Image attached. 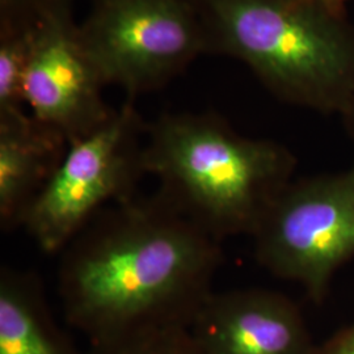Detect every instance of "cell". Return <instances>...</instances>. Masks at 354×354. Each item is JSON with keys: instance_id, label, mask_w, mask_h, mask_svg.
I'll return each mask as SVG.
<instances>
[{"instance_id": "16", "label": "cell", "mask_w": 354, "mask_h": 354, "mask_svg": "<svg viewBox=\"0 0 354 354\" xmlns=\"http://www.w3.org/2000/svg\"><path fill=\"white\" fill-rule=\"evenodd\" d=\"M323 1H326L328 6L336 8V10L345 11V4H346L349 0H323Z\"/></svg>"}, {"instance_id": "11", "label": "cell", "mask_w": 354, "mask_h": 354, "mask_svg": "<svg viewBox=\"0 0 354 354\" xmlns=\"http://www.w3.org/2000/svg\"><path fill=\"white\" fill-rule=\"evenodd\" d=\"M33 24L0 26V114L26 111L24 84Z\"/></svg>"}, {"instance_id": "17", "label": "cell", "mask_w": 354, "mask_h": 354, "mask_svg": "<svg viewBox=\"0 0 354 354\" xmlns=\"http://www.w3.org/2000/svg\"><path fill=\"white\" fill-rule=\"evenodd\" d=\"M89 1H92V0H89Z\"/></svg>"}, {"instance_id": "8", "label": "cell", "mask_w": 354, "mask_h": 354, "mask_svg": "<svg viewBox=\"0 0 354 354\" xmlns=\"http://www.w3.org/2000/svg\"><path fill=\"white\" fill-rule=\"evenodd\" d=\"M200 354H314L302 310L268 289L214 291L189 327Z\"/></svg>"}, {"instance_id": "2", "label": "cell", "mask_w": 354, "mask_h": 354, "mask_svg": "<svg viewBox=\"0 0 354 354\" xmlns=\"http://www.w3.org/2000/svg\"><path fill=\"white\" fill-rule=\"evenodd\" d=\"M143 165L158 193L218 241L252 238L294 180L285 145L250 138L215 112H171L147 122Z\"/></svg>"}, {"instance_id": "1", "label": "cell", "mask_w": 354, "mask_h": 354, "mask_svg": "<svg viewBox=\"0 0 354 354\" xmlns=\"http://www.w3.org/2000/svg\"><path fill=\"white\" fill-rule=\"evenodd\" d=\"M59 254L64 317L95 348L189 328L223 263L222 243L158 192L102 209Z\"/></svg>"}, {"instance_id": "12", "label": "cell", "mask_w": 354, "mask_h": 354, "mask_svg": "<svg viewBox=\"0 0 354 354\" xmlns=\"http://www.w3.org/2000/svg\"><path fill=\"white\" fill-rule=\"evenodd\" d=\"M95 349L96 354H200L188 327L149 329Z\"/></svg>"}, {"instance_id": "13", "label": "cell", "mask_w": 354, "mask_h": 354, "mask_svg": "<svg viewBox=\"0 0 354 354\" xmlns=\"http://www.w3.org/2000/svg\"><path fill=\"white\" fill-rule=\"evenodd\" d=\"M51 0H0V26L33 24Z\"/></svg>"}, {"instance_id": "3", "label": "cell", "mask_w": 354, "mask_h": 354, "mask_svg": "<svg viewBox=\"0 0 354 354\" xmlns=\"http://www.w3.org/2000/svg\"><path fill=\"white\" fill-rule=\"evenodd\" d=\"M206 54L245 64L274 97L340 114L354 97V23L323 0H190Z\"/></svg>"}, {"instance_id": "4", "label": "cell", "mask_w": 354, "mask_h": 354, "mask_svg": "<svg viewBox=\"0 0 354 354\" xmlns=\"http://www.w3.org/2000/svg\"><path fill=\"white\" fill-rule=\"evenodd\" d=\"M127 100L102 127L71 142L62 163L29 207L21 228L38 248L59 254L102 209L137 196L146 175L147 121Z\"/></svg>"}, {"instance_id": "15", "label": "cell", "mask_w": 354, "mask_h": 354, "mask_svg": "<svg viewBox=\"0 0 354 354\" xmlns=\"http://www.w3.org/2000/svg\"><path fill=\"white\" fill-rule=\"evenodd\" d=\"M344 125L346 127L348 133L351 134V137L354 140V97L352 102H349V105L345 108V111L342 114Z\"/></svg>"}, {"instance_id": "5", "label": "cell", "mask_w": 354, "mask_h": 354, "mask_svg": "<svg viewBox=\"0 0 354 354\" xmlns=\"http://www.w3.org/2000/svg\"><path fill=\"white\" fill-rule=\"evenodd\" d=\"M79 35L105 86L131 102L163 88L206 54L190 0H92Z\"/></svg>"}, {"instance_id": "7", "label": "cell", "mask_w": 354, "mask_h": 354, "mask_svg": "<svg viewBox=\"0 0 354 354\" xmlns=\"http://www.w3.org/2000/svg\"><path fill=\"white\" fill-rule=\"evenodd\" d=\"M74 0H51L32 32L24 96L28 112L64 140H80L113 114L102 97L105 83L84 49Z\"/></svg>"}, {"instance_id": "14", "label": "cell", "mask_w": 354, "mask_h": 354, "mask_svg": "<svg viewBox=\"0 0 354 354\" xmlns=\"http://www.w3.org/2000/svg\"><path fill=\"white\" fill-rule=\"evenodd\" d=\"M314 354H354V323L337 332L322 346H317Z\"/></svg>"}, {"instance_id": "10", "label": "cell", "mask_w": 354, "mask_h": 354, "mask_svg": "<svg viewBox=\"0 0 354 354\" xmlns=\"http://www.w3.org/2000/svg\"><path fill=\"white\" fill-rule=\"evenodd\" d=\"M0 354H75L55 327L33 272L0 270Z\"/></svg>"}, {"instance_id": "6", "label": "cell", "mask_w": 354, "mask_h": 354, "mask_svg": "<svg viewBox=\"0 0 354 354\" xmlns=\"http://www.w3.org/2000/svg\"><path fill=\"white\" fill-rule=\"evenodd\" d=\"M252 239L260 266L322 304L337 270L354 257V165L294 178Z\"/></svg>"}, {"instance_id": "9", "label": "cell", "mask_w": 354, "mask_h": 354, "mask_svg": "<svg viewBox=\"0 0 354 354\" xmlns=\"http://www.w3.org/2000/svg\"><path fill=\"white\" fill-rule=\"evenodd\" d=\"M68 142L26 111L0 114V227H21L64 160Z\"/></svg>"}]
</instances>
